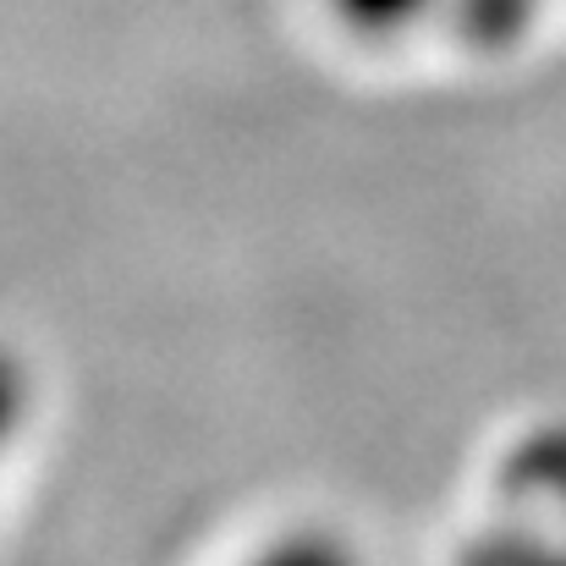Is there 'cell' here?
<instances>
[{"label": "cell", "instance_id": "2", "mask_svg": "<svg viewBox=\"0 0 566 566\" xmlns=\"http://www.w3.org/2000/svg\"><path fill=\"white\" fill-rule=\"evenodd\" d=\"M451 566H566V512H528V506H490Z\"/></svg>", "mask_w": 566, "mask_h": 566}, {"label": "cell", "instance_id": "6", "mask_svg": "<svg viewBox=\"0 0 566 566\" xmlns=\"http://www.w3.org/2000/svg\"><path fill=\"white\" fill-rule=\"evenodd\" d=\"M325 11L336 17L342 33H353L364 44H390L429 22H446L451 0H325Z\"/></svg>", "mask_w": 566, "mask_h": 566}, {"label": "cell", "instance_id": "1", "mask_svg": "<svg viewBox=\"0 0 566 566\" xmlns=\"http://www.w3.org/2000/svg\"><path fill=\"white\" fill-rule=\"evenodd\" d=\"M490 506L566 512V418H539L495 451Z\"/></svg>", "mask_w": 566, "mask_h": 566}, {"label": "cell", "instance_id": "4", "mask_svg": "<svg viewBox=\"0 0 566 566\" xmlns=\"http://www.w3.org/2000/svg\"><path fill=\"white\" fill-rule=\"evenodd\" d=\"M231 566H369L358 539L336 523H281L253 539Z\"/></svg>", "mask_w": 566, "mask_h": 566}, {"label": "cell", "instance_id": "5", "mask_svg": "<svg viewBox=\"0 0 566 566\" xmlns=\"http://www.w3.org/2000/svg\"><path fill=\"white\" fill-rule=\"evenodd\" d=\"M33 423H39V369L11 336H0V484L22 457Z\"/></svg>", "mask_w": 566, "mask_h": 566}, {"label": "cell", "instance_id": "3", "mask_svg": "<svg viewBox=\"0 0 566 566\" xmlns=\"http://www.w3.org/2000/svg\"><path fill=\"white\" fill-rule=\"evenodd\" d=\"M562 6L566 0H451L446 28L479 55H506L523 50Z\"/></svg>", "mask_w": 566, "mask_h": 566}]
</instances>
